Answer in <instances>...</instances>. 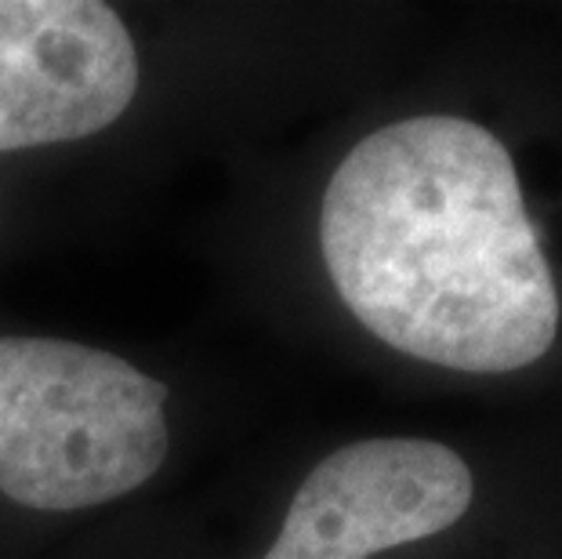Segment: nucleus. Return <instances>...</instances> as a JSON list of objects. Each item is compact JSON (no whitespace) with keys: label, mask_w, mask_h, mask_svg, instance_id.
<instances>
[{"label":"nucleus","mask_w":562,"mask_h":559,"mask_svg":"<svg viewBox=\"0 0 562 559\" xmlns=\"http://www.w3.org/2000/svg\"><path fill=\"white\" fill-rule=\"evenodd\" d=\"M167 385L124 356L0 335V494L74 513L138 491L167 458Z\"/></svg>","instance_id":"f03ea898"},{"label":"nucleus","mask_w":562,"mask_h":559,"mask_svg":"<svg viewBox=\"0 0 562 559\" xmlns=\"http://www.w3.org/2000/svg\"><path fill=\"white\" fill-rule=\"evenodd\" d=\"M319 247L349 313L414 360L505 374L555 342V283L516 164L472 121L367 135L327 182Z\"/></svg>","instance_id":"f257e3e1"},{"label":"nucleus","mask_w":562,"mask_h":559,"mask_svg":"<svg viewBox=\"0 0 562 559\" xmlns=\"http://www.w3.org/2000/svg\"><path fill=\"white\" fill-rule=\"evenodd\" d=\"M475 483L432 439H363L305 476L266 559H370L453 527Z\"/></svg>","instance_id":"20e7f679"},{"label":"nucleus","mask_w":562,"mask_h":559,"mask_svg":"<svg viewBox=\"0 0 562 559\" xmlns=\"http://www.w3.org/2000/svg\"><path fill=\"white\" fill-rule=\"evenodd\" d=\"M138 91L135 41L99 0H0V153L88 138Z\"/></svg>","instance_id":"7ed1b4c3"}]
</instances>
